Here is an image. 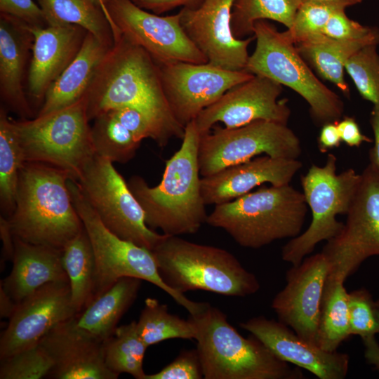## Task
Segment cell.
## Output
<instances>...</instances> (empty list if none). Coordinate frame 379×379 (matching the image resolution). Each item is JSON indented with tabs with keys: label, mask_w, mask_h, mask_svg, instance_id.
<instances>
[{
	"label": "cell",
	"mask_w": 379,
	"mask_h": 379,
	"mask_svg": "<svg viewBox=\"0 0 379 379\" xmlns=\"http://www.w3.org/2000/svg\"><path fill=\"white\" fill-rule=\"evenodd\" d=\"M336 123L330 122L322 125L318 138V147L322 153L340 145L341 139Z\"/></svg>",
	"instance_id": "obj_47"
},
{
	"label": "cell",
	"mask_w": 379,
	"mask_h": 379,
	"mask_svg": "<svg viewBox=\"0 0 379 379\" xmlns=\"http://www.w3.org/2000/svg\"><path fill=\"white\" fill-rule=\"evenodd\" d=\"M301 167L297 159L259 157L201 177V195L206 205L225 204L264 183L289 184Z\"/></svg>",
	"instance_id": "obj_23"
},
{
	"label": "cell",
	"mask_w": 379,
	"mask_h": 379,
	"mask_svg": "<svg viewBox=\"0 0 379 379\" xmlns=\"http://www.w3.org/2000/svg\"><path fill=\"white\" fill-rule=\"evenodd\" d=\"M378 45H367L347 61L345 70L361 96L373 105L379 102V54Z\"/></svg>",
	"instance_id": "obj_37"
},
{
	"label": "cell",
	"mask_w": 379,
	"mask_h": 379,
	"mask_svg": "<svg viewBox=\"0 0 379 379\" xmlns=\"http://www.w3.org/2000/svg\"><path fill=\"white\" fill-rule=\"evenodd\" d=\"M101 8L113 35L119 33L142 48L157 64L208 62L183 30L179 12L161 16L138 6L132 0H107Z\"/></svg>",
	"instance_id": "obj_14"
},
{
	"label": "cell",
	"mask_w": 379,
	"mask_h": 379,
	"mask_svg": "<svg viewBox=\"0 0 379 379\" xmlns=\"http://www.w3.org/2000/svg\"><path fill=\"white\" fill-rule=\"evenodd\" d=\"M76 182L104 225L119 237L151 251L164 237L147 226L142 208L109 159L95 154Z\"/></svg>",
	"instance_id": "obj_11"
},
{
	"label": "cell",
	"mask_w": 379,
	"mask_h": 379,
	"mask_svg": "<svg viewBox=\"0 0 379 379\" xmlns=\"http://www.w3.org/2000/svg\"><path fill=\"white\" fill-rule=\"evenodd\" d=\"M255 48L245 71L270 79L298 93L310 105L314 121L324 125L340 120L341 98L314 74L286 32H279L267 20L253 27Z\"/></svg>",
	"instance_id": "obj_8"
},
{
	"label": "cell",
	"mask_w": 379,
	"mask_h": 379,
	"mask_svg": "<svg viewBox=\"0 0 379 379\" xmlns=\"http://www.w3.org/2000/svg\"><path fill=\"white\" fill-rule=\"evenodd\" d=\"M85 95L76 102L32 119L13 120L25 162L48 164L77 181L95 154Z\"/></svg>",
	"instance_id": "obj_9"
},
{
	"label": "cell",
	"mask_w": 379,
	"mask_h": 379,
	"mask_svg": "<svg viewBox=\"0 0 379 379\" xmlns=\"http://www.w3.org/2000/svg\"><path fill=\"white\" fill-rule=\"evenodd\" d=\"M370 124L374 135V145L369 150V164L379 171V102L373 105Z\"/></svg>",
	"instance_id": "obj_49"
},
{
	"label": "cell",
	"mask_w": 379,
	"mask_h": 379,
	"mask_svg": "<svg viewBox=\"0 0 379 379\" xmlns=\"http://www.w3.org/2000/svg\"><path fill=\"white\" fill-rule=\"evenodd\" d=\"M235 0H203L196 7L182 8L181 26L208 62L229 70H244L248 47L255 36L237 39L231 29Z\"/></svg>",
	"instance_id": "obj_18"
},
{
	"label": "cell",
	"mask_w": 379,
	"mask_h": 379,
	"mask_svg": "<svg viewBox=\"0 0 379 379\" xmlns=\"http://www.w3.org/2000/svg\"><path fill=\"white\" fill-rule=\"evenodd\" d=\"M141 284L134 277L119 279L75 316L76 326L101 342L111 337L137 298Z\"/></svg>",
	"instance_id": "obj_27"
},
{
	"label": "cell",
	"mask_w": 379,
	"mask_h": 379,
	"mask_svg": "<svg viewBox=\"0 0 379 379\" xmlns=\"http://www.w3.org/2000/svg\"><path fill=\"white\" fill-rule=\"evenodd\" d=\"M345 9L335 11L326 24L323 34L338 40H354L367 36L375 27L364 26L349 18Z\"/></svg>",
	"instance_id": "obj_42"
},
{
	"label": "cell",
	"mask_w": 379,
	"mask_h": 379,
	"mask_svg": "<svg viewBox=\"0 0 379 379\" xmlns=\"http://www.w3.org/2000/svg\"><path fill=\"white\" fill-rule=\"evenodd\" d=\"M107 367L119 376L128 373L136 379H145V354L148 346L140 338L136 321L118 326L114 334L102 342Z\"/></svg>",
	"instance_id": "obj_33"
},
{
	"label": "cell",
	"mask_w": 379,
	"mask_h": 379,
	"mask_svg": "<svg viewBox=\"0 0 379 379\" xmlns=\"http://www.w3.org/2000/svg\"><path fill=\"white\" fill-rule=\"evenodd\" d=\"M346 215L341 232L321 251L330 281L345 282L368 258L379 255V171L371 164L361 173Z\"/></svg>",
	"instance_id": "obj_13"
},
{
	"label": "cell",
	"mask_w": 379,
	"mask_h": 379,
	"mask_svg": "<svg viewBox=\"0 0 379 379\" xmlns=\"http://www.w3.org/2000/svg\"><path fill=\"white\" fill-rule=\"evenodd\" d=\"M300 2L299 0H235L231 15V29L237 39L253 34L258 20H271L289 29Z\"/></svg>",
	"instance_id": "obj_36"
},
{
	"label": "cell",
	"mask_w": 379,
	"mask_h": 379,
	"mask_svg": "<svg viewBox=\"0 0 379 379\" xmlns=\"http://www.w3.org/2000/svg\"><path fill=\"white\" fill-rule=\"evenodd\" d=\"M152 252L162 280L180 294L201 290L246 297L260 287L256 276L223 248L165 234Z\"/></svg>",
	"instance_id": "obj_5"
},
{
	"label": "cell",
	"mask_w": 379,
	"mask_h": 379,
	"mask_svg": "<svg viewBox=\"0 0 379 379\" xmlns=\"http://www.w3.org/2000/svg\"><path fill=\"white\" fill-rule=\"evenodd\" d=\"M34 34L19 20L0 15V95L6 110L20 119L34 118V112L26 97L24 79L32 58Z\"/></svg>",
	"instance_id": "obj_24"
},
{
	"label": "cell",
	"mask_w": 379,
	"mask_h": 379,
	"mask_svg": "<svg viewBox=\"0 0 379 379\" xmlns=\"http://www.w3.org/2000/svg\"><path fill=\"white\" fill-rule=\"evenodd\" d=\"M328 270L322 252L304 258L286 272V284L272 302L278 321L314 344Z\"/></svg>",
	"instance_id": "obj_19"
},
{
	"label": "cell",
	"mask_w": 379,
	"mask_h": 379,
	"mask_svg": "<svg viewBox=\"0 0 379 379\" xmlns=\"http://www.w3.org/2000/svg\"><path fill=\"white\" fill-rule=\"evenodd\" d=\"M91 132L95 153L113 163L129 161L141 142L121 123L113 109L98 114L93 119Z\"/></svg>",
	"instance_id": "obj_35"
},
{
	"label": "cell",
	"mask_w": 379,
	"mask_h": 379,
	"mask_svg": "<svg viewBox=\"0 0 379 379\" xmlns=\"http://www.w3.org/2000/svg\"><path fill=\"white\" fill-rule=\"evenodd\" d=\"M77 314L69 282L48 283L17 303L0 337V359L36 345L53 328Z\"/></svg>",
	"instance_id": "obj_17"
},
{
	"label": "cell",
	"mask_w": 379,
	"mask_h": 379,
	"mask_svg": "<svg viewBox=\"0 0 379 379\" xmlns=\"http://www.w3.org/2000/svg\"><path fill=\"white\" fill-rule=\"evenodd\" d=\"M301 151L298 138L287 124L260 120L232 129L215 127L200 135L199 172L201 177L209 176L262 154L298 159Z\"/></svg>",
	"instance_id": "obj_12"
},
{
	"label": "cell",
	"mask_w": 379,
	"mask_h": 379,
	"mask_svg": "<svg viewBox=\"0 0 379 379\" xmlns=\"http://www.w3.org/2000/svg\"><path fill=\"white\" fill-rule=\"evenodd\" d=\"M1 379H41L48 378L53 361L39 344L0 359Z\"/></svg>",
	"instance_id": "obj_38"
},
{
	"label": "cell",
	"mask_w": 379,
	"mask_h": 379,
	"mask_svg": "<svg viewBox=\"0 0 379 379\" xmlns=\"http://www.w3.org/2000/svg\"><path fill=\"white\" fill-rule=\"evenodd\" d=\"M240 326L282 361L304 368L320 379H344L347 375V354L324 350L279 321L261 315L241 323Z\"/></svg>",
	"instance_id": "obj_20"
},
{
	"label": "cell",
	"mask_w": 379,
	"mask_h": 379,
	"mask_svg": "<svg viewBox=\"0 0 379 379\" xmlns=\"http://www.w3.org/2000/svg\"><path fill=\"white\" fill-rule=\"evenodd\" d=\"M341 141L350 147H359L362 142H372L373 140L364 135L354 117H345L337 121Z\"/></svg>",
	"instance_id": "obj_45"
},
{
	"label": "cell",
	"mask_w": 379,
	"mask_h": 379,
	"mask_svg": "<svg viewBox=\"0 0 379 379\" xmlns=\"http://www.w3.org/2000/svg\"><path fill=\"white\" fill-rule=\"evenodd\" d=\"M203 370L197 349L182 350L159 371L147 374L145 379H202Z\"/></svg>",
	"instance_id": "obj_41"
},
{
	"label": "cell",
	"mask_w": 379,
	"mask_h": 379,
	"mask_svg": "<svg viewBox=\"0 0 379 379\" xmlns=\"http://www.w3.org/2000/svg\"><path fill=\"white\" fill-rule=\"evenodd\" d=\"M282 91V85L259 75L233 86L194 120L200 135L220 122L228 129L260 120L287 124L291 109L286 100H278Z\"/></svg>",
	"instance_id": "obj_16"
},
{
	"label": "cell",
	"mask_w": 379,
	"mask_h": 379,
	"mask_svg": "<svg viewBox=\"0 0 379 379\" xmlns=\"http://www.w3.org/2000/svg\"><path fill=\"white\" fill-rule=\"evenodd\" d=\"M138 6L155 14H162L177 7L192 8L203 0H132Z\"/></svg>",
	"instance_id": "obj_46"
},
{
	"label": "cell",
	"mask_w": 379,
	"mask_h": 379,
	"mask_svg": "<svg viewBox=\"0 0 379 379\" xmlns=\"http://www.w3.org/2000/svg\"><path fill=\"white\" fill-rule=\"evenodd\" d=\"M348 6L341 3L307 2L300 4L286 33L294 44L323 34L331 15Z\"/></svg>",
	"instance_id": "obj_39"
},
{
	"label": "cell",
	"mask_w": 379,
	"mask_h": 379,
	"mask_svg": "<svg viewBox=\"0 0 379 379\" xmlns=\"http://www.w3.org/2000/svg\"><path fill=\"white\" fill-rule=\"evenodd\" d=\"M347 300L350 335L363 340L378 333L375 301L371 293L364 288L354 290L348 293Z\"/></svg>",
	"instance_id": "obj_40"
},
{
	"label": "cell",
	"mask_w": 379,
	"mask_h": 379,
	"mask_svg": "<svg viewBox=\"0 0 379 379\" xmlns=\"http://www.w3.org/2000/svg\"><path fill=\"white\" fill-rule=\"evenodd\" d=\"M94 4L101 7L102 4H104L107 0H91Z\"/></svg>",
	"instance_id": "obj_53"
},
{
	"label": "cell",
	"mask_w": 379,
	"mask_h": 379,
	"mask_svg": "<svg viewBox=\"0 0 379 379\" xmlns=\"http://www.w3.org/2000/svg\"><path fill=\"white\" fill-rule=\"evenodd\" d=\"M0 236L2 241L1 266L13 260L15 252V238L7 218L1 215Z\"/></svg>",
	"instance_id": "obj_48"
},
{
	"label": "cell",
	"mask_w": 379,
	"mask_h": 379,
	"mask_svg": "<svg viewBox=\"0 0 379 379\" xmlns=\"http://www.w3.org/2000/svg\"><path fill=\"white\" fill-rule=\"evenodd\" d=\"M89 121L112 109L131 107L152 123L159 147L172 138L182 139L183 127L164 94L158 64L142 48L114 34V44L99 64L85 93Z\"/></svg>",
	"instance_id": "obj_1"
},
{
	"label": "cell",
	"mask_w": 379,
	"mask_h": 379,
	"mask_svg": "<svg viewBox=\"0 0 379 379\" xmlns=\"http://www.w3.org/2000/svg\"><path fill=\"white\" fill-rule=\"evenodd\" d=\"M67 185L94 253L96 267L94 298L119 279L127 277L146 281L157 286L190 315L204 308L206 302L193 301L185 295L174 291L164 282L151 251L124 240L111 232L102 222L76 181L69 178Z\"/></svg>",
	"instance_id": "obj_7"
},
{
	"label": "cell",
	"mask_w": 379,
	"mask_h": 379,
	"mask_svg": "<svg viewBox=\"0 0 379 379\" xmlns=\"http://www.w3.org/2000/svg\"><path fill=\"white\" fill-rule=\"evenodd\" d=\"M49 25H79L112 47L114 35L102 8L91 0H36Z\"/></svg>",
	"instance_id": "obj_30"
},
{
	"label": "cell",
	"mask_w": 379,
	"mask_h": 379,
	"mask_svg": "<svg viewBox=\"0 0 379 379\" xmlns=\"http://www.w3.org/2000/svg\"><path fill=\"white\" fill-rule=\"evenodd\" d=\"M74 317L56 326L39 343L53 361L48 378H118L105 364L102 342L79 328Z\"/></svg>",
	"instance_id": "obj_21"
},
{
	"label": "cell",
	"mask_w": 379,
	"mask_h": 379,
	"mask_svg": "<svg viewBox=\"0 0 379 379\" xmlns=\"http://www.w3.org/2000/svg\"><path fill=\"white\" fill-rule=\"evenodd\" d=\"M347 296L344 282L326 279L316 337V344L324 350L336 351L351 335Z\"/></svg>",
	"instance_id": "obj_31"
},
{
	"label": "cell",
	"mask_w": 379,
	"mask_h": 379,
	"mask_svg": "<svg viewBox=\"0 0 379 379\" xmlns=\"http://www.w3.org/2000/svg\"><path fill=\"white\" fill-rule=\"evenodd\" d=\"M0 11L32 29L49 25L43 10L33 0H0Z\"/></svg>",
	"instance_id": "obj_43"
},
{
	"label": "cell",
	"mask_w": 379,
	"mask_h": 379,
	"mask_svg": "<svg viewBox=\"0 0 379 379\" xmlns=\"http://www.w3.org/2000/svg\"><path fill=\"white\" fill-rule=\"evenodd\" d=\"M164 94L176 120L183 126L233 86L254 75L209 62L158 64Z\"/></svg>",
	"instance_id": "obj_15"
},
{
	"label": "cell",
	"mask_w": 379,
	"mask_h": 379,
	"mask_svg": "<svg viewBox=\"0 0 379 379\" xmlns=\"http://www.w3.org/2000/svg\"><path fill=\"white\" fill-rule=\"evenodd\" d=\"M13 119L4 107L0 109V206L9 218L15 208L20 172L25 163Z\"/></svg>",
	"instance_id": "obj_32"
},
{
	"label": "cell",
	"mask_w": 379,
	"mask_h": 379,
	"mask_svg": "<svg viewBox=\"0 0 379 379\" xmlns=\"http://www.w3.org/2000/svg\"><path fill=\"white\" fill-rule=\"evenodd\" d=\"M110 48L88 32L76 58L47 91L36 115L63 108L80 100Z\"/></svg>",
	"instance_id": "obj_26"
},
{
	"label": "cell",
	"mask_w": 379,
	"mask_h": 379,
	"mask_svg": "<svg viewBox=\"0 0 379 379\" xmlns=\"http://www.w3.org/2000/svg\"><path fill=\"white\" fill-rule=\"evenodd\" d=\"M136 323L139 335L148 347L169 339L196 337L195 326L189 318L184 319L171 314L168 305L156 298L145 300Z\"/></svg>",
	"instance_id": "obj_34"
},
{
	"label": "cell",
	"mask_w": 379,
	"mask_h": 379,
	"mask_svg": "<svg viewBox=\"0 0 379 379\" xmlns=\"http://www.w3.org/2000/svg\"><path fill=\"white\" fill-rule=\"evenodd\" d=\"M303 193L290 184L262 187L215 205L206 223L222 229L244 248H259L298 236L307 211Z\"/></svg>",
	"instance_id": "obj_6"
},
{
	"label": "cell",
	"mask_w": 379,
	"mask_h": 379,
	"mask_svg": "<svg viewBox=\"0 0 379 379\" xmlns=\"http://www.w3.org/2000/svg\"><path fill=\"white\" fill-rule=\"evenodd\" d=\"M200 134L194 121L185 128L180 149L167 161L162 179L150 187L140 176L131 177L128 185L145 213V222L164 234H194L208 215L201 192L199 168Z\"/></svg>",
	"instance_id": "obj_2"
},
{
	"label": "cell",
	"mask_w": 379,
	"mask_h": 379,
	"mask_svg": "<svg viewBox=\"0 0 379 379\" xmlns=\"http://www.w3.org/2000/svg\"><path fill=\"white\" fill-rule=\"evenodd\" d=\"M118 119L140 142L150 138L158 145V134L149 120L140 111L131 107L112 109Z\"/></svg>",
	"instance_id": "obj_44"
},
{
	"label": "cell",
	"mask_w": 379,
	"mask_h": 379,
	"mask_svg": "<svg viewBox=\"0 0 379 379\" xmlns=\"http://www.w3.org/2000/svg\"><path fill=\"white\" fill-rule=\"evenodd\" d=\"M336 170L337 158L328 154L324 166L312 164L301 176L303 194L312 211V221L305 232L292 238L282 248V259L292 265H299L317 244L333 239L343 228L344 223L336 217L347 214L361 173L348 168L338 174Z\"/></svg>",
	"instance_id": "obj_10"
},
{
	"label": "cell",
	"mask_w": 379,
	"mask_h": 379,
	"mask_svg": "<svg viewBox=\"0 0 379 379\" xmlns=\"http://www.w3.org/2000/svg\"><path fill=\"white\" fill-rule=\"evenodd\" d=\"M32 31L34 44L28 91L36 102L43 103L51 85L77 55L88 31L72 24L48 25Z\"/></svg>",
	"instance_id": "obj_22"
},
{
	"label": "cell",
	"mask_w": 379,
	"mask_h": 379,
	"mask_svg": "<svg viewBox=\"0 0 379 379\" xmlns=\"http://www.w3.org/2000/svg\"><path fill=\"white\" fill-rule=\"evenodd\" d=\"M189 319L196 328L204 378H304L299 367H291L278 358L254 335H241L227 315L208 302Z\"/></svg>",
	"instance_id": "obj_4"
},
{
	"label": "cell",
	"mask_w": 379,
	"mask_h": 379,
	"mask_svg": "<svg viewBox=\"0 0 379 379\" xmlns=\"http://www.w3.org/2000/svg\"><path fill=\"white\" fill-rule=\"evenodd\" d=\"M375 308L379 324V299L375 301ZM362 340L365 347L364 357L366 361L375 370L379 371V344L375 337H369Z\"/></svg>",
	"instance_id": "obj_50"
},
{
	"label": "cell",
	"mask_w": 379,
	"mask_h": 379,
	"mask_svg": "<svg viewBox=\"0 0 379 379\" xmlns=\"http://www.w3.org/2000/svg\"><path fill=\"white\" fill-rule=\"evenodd\" d=\"M300 4L307 2H319V3H341L347 5L348 7L359 4L362 0H299Z\"/></svg>",
	"instance_id": "obj_52"
},
{
	"label": "cell",
	"mask_w": 379,
	"mask_h": 379,
	"mask_svg": "<svg viewBox=\"0 0 379 379\" xmlns=\"http://www.w3.org/2000/svg\"><path fill=\"white\" fill-rule=\"evenodd\" d=\"M67 172L25 162L20 172L15 208L8 218L14 237L62 249L84 228L67 185Z\"/></svg>",
	"instance_id": "obj_3"
},
{
	"label": "cell",
	"mask_w": 379,
	"mask_h": 379,
	"mask_svg": "<svg viewBox=\"0 0 379 379\" xmlns=\"http://www.w3.org/2000/svg\"><path fill=\"white\" fill-rule=\"evenodd\" d=\"M17 302L6 292L0 285V316L3 318H8L13 313Z\"/></svg>",
	"instance_id": "obj_51"
},
{
	"label": "cell",
	"mask_w": 379,
	"mask_h": 379,
	"mask_svg": "<svg viewBox=\"0 0 379 379\" xmlns=\"http://www.w3.org/2000/svg\"><path fill=\"white\" fill-rule=\"evenodd\" d=\"M15 238L11 273L0 285L15 302L51 282H69L62 249L29 244Z\"/></svg>",
	"instance_id": "obj_25"
},
{
	"label": "cell",
	"mask_w": 379,
	"mask_h": 379,
	"mask_svg": "<svg viewBox=\"0 0 379 379\" xmlns=\"http://www.w3.org/2000/svg\"><path fill=\"white\" fill-rule=\"evenodd\" d=\"M62 258L69 280L72 302L79 314L93 300L96 284L94 253L84 227L64 246Z\"/></svg>",
	"instance_id": "obj_29"
},
{
	"label": "cell",
	"mask_w": 379,
	"mask_h": 379,
	"mask_svg": "<svg viewBox=\"0 0 379 379\" xmlns=\"http://www.w3.org/2000/svg\"><path fill=\"white\" fill-rule=\"evenodd\" d=\"M369 44L379 45L378 27L369 35L359 39L338 40L321 34L295 46L305 60L322 78L332 82L349 96V86L344 78L345 63L354 53Z\"/></svg>",
	"instance_id": "obj_28"
}]
</instances>
